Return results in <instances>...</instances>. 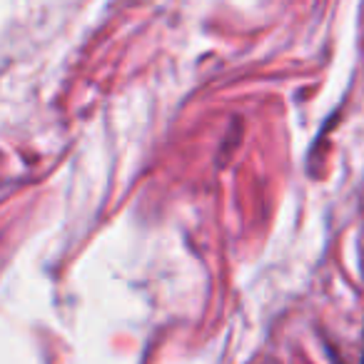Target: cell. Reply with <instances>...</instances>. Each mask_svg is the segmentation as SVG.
I'll use <instances>...</instances> for the list:
<instances>
[{
    "label": "cell",
    "mask_w": 364,
    "mask_h": 364,
    "mask_svg": "<svg viewBox=\"0 0 364 364\" xmlns=\"http://www.w3.org/2000/svg\"><path fill=\"white\" fill-rule=\"evenodd\" d=\"M362 364H364V362H362Z\"/></svg>",
    "instance_id": "6da1fadb"
}]
</instances>
